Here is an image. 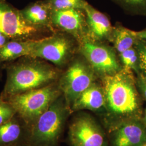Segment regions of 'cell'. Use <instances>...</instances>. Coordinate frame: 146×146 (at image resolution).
<instances>
[{
  "label": "cell",
  "instance_id": "obj_1",
  "mask_svg": "<svg viewBox=\"0 0 146 146\" xmlns=\"http://www.w3.org/2000/svg\"><path fill=\"white\" fill-rule=\"evenodd\" d=\"M100 80L105 95V107L101 115L108 132L126 122L142 119L144 100L136 86L135 74L131 70L122 68Z\"/></svg>",
  "mask_w": 146,
  "mask_h": 146
},
{
  "label": "cell",
  "instance_id": "obj_2",
  "mask_svg": "<svg viewBox=\"0 0 146 146\" xmlns=\"http://www.w3.org/2000/svg\"><path fill=\"white\" fill-rule=\"evenodd\" d=\"M3 67L7 80L0 96L4 99L57 82L63 71L46 60L31 56L6 63Z\"/></svg>",
  "mask_w": 146,
  "mask_h": 146
},
{
  "label": "cell",
  "instance_id": "obj_3",
  "mask_svg": "<svg viewBox=\"0 0 146 146\" xmlns=\"http://www.w3.org/2000/svg\"><path fill=\"white\" fill-rule=\"evenodd\" d=\"M72 111L63 95L55 100L30 129L29 146H58Z\"/></svg>",
  "mask_w": 146,
  "mask_h": 146
},
{
  "label": "cell",
  "instance_id": "obj_4",
  "mask_svg": "<svg viewBox=\"0 0 146 146\" xmlns=\"http://www.w3.org/2000/svg\"><path fill=\"white\" fill-rule=\"evenodd\" d=\"M80 44L72 35L56 31L51 35L34 40L30 56L52 63L64 70L79 52Z\"/></svg>",
  "mask_w": 146,
  "mask_h": 146
},
{
  "label": "cell",
  "instance_id": "obj_5",
  "mask_svg": "<svg viewBox=\"0 0 146 146\" xmlns=\"http://www.w3.org/2000/svg\"><path fill=\"white\" fill-rule=\"evenodd\" d=\"M62 94L58 81L40 88L5 99L31 129L39 117Z\"/></svg>",
  "mask_w": 146,
  "mask_h": 146
},
{
  "label": "cell",
  "instance_id": "obj_6",
  "mask_svg": "<svg viewBox=\"0 0 146 146\" xmlns=\"http://www.w3.org/2000/svg\"><path fill=\"white\" fill-rule=\"evenodd\" d=\"M99 79L90 64L78 52L58 80L60 88L70 109L79 95Z\"/></svg>",
  "mask_w": 146,
  "mask_h": 146
},
{
  "label": "cell",
  "instance_id": "obj_7",
  "mask_svg": "<svg viewBox=\"0 0 146 146\" xmlns=\"http://www.w3.org/2000/svg\"><path fill=\"white\" fill-rule=\"evenodd\" d=\"M69 125L68 142L71 146H110L102 125L90 114L80 111Z\"/></svg>",
  "mask_w": 146,
  "mask_h": 146
},
{
  "label": "cell",
  "instance_id": "obj_8",
  "mask_svg": "<svg viewBox=\"0 0 146 146\" xmlns=\"http://www.w3.org/2000/svg\"><path fill=\"white\" fill-rule=\"evenodd\" d=\"M79 52L90 64L100 78L114 75L122 69L117 52L109 43L87 40L80 44Z\"/></svg>",
  "mask_w": 146,
  "mask_h": 146
},
{
  "label": "cell",
  "instance_id": "obj_9",
  "mask_svg": "<svg viewBox=\"0 0 146 146\" xmlns=\"http://www.w3.org/2000/svg\"><path fill=\"white\" fill-rule=\"evenodd\" d=\"M0 32L11 40H35L45 32L25 20L20 10L0 0Z\"/></svg>",
  "mask_w": 146,
  "mask_h": 146
},
{
  "label": "cell",
  "instance_id": "obj_10",
  "mask_svg": "<svg viewBox=\"0 0 146 146\" xmlns=\"http://www.w3.org/2000/svg\"><path fill=\"white\" fill-rule=\"evenodd\" d=\"M52 24L55 30L67 33L81 44L88 40L86 15L84 9L52 11Z\"/></svg>",
  "mask_w": 146,
  "mask_h": 146
},
{
  "label": "cell",
  "instance_id": "obj_11",
  "mask_svg": "<svg viewBox=\"0 0 146 146\" xmlns=\"http://www.w3.org/2000/svg\"><path fill=\"white\" fill-rule=\"evenodd\" d=\"M108 133L110 146H143L146 143V125L142 119L125 122Z\"/></svg>",
  "mask_w": 146,
  "mask_h": 146
},
{
  "label": "cell",
  "instance_id": "obj_12",
  "mask_svg": "<svg viewBox=\"0 0 146 146\" xmlns=\"http://www.w3.org/2000/svg\"><path fill=\"white\" fill-rule=\"evenodd\" d=\"M84 11L86 15L89 40L111 43L113 26L108 16L95 9L88 2L85 5Z\"/></svg>",
  "mask_w": 146,
  "mask_h": 146
},
{
  "label": "cell",
  "instance_id": "obj_13",
  "mask_svg": "<svg viewBox=\"0 0 146 146\" xmlns=\"http://www.w3.org/2000/svg\"><path fill=\"white\" fill-rule=\"evenodd\" d=\"M30 129L17 113L0 125V146H20L28 143Z\"/></svg>",
  "mask_w": 146,
  "mask_h": 146
},
{
  "label": "cell",
  "instance_id": "obj_14",
  "mask_svg": "<svg viewBox=\"0 0 146 146\" xmlns=\"http://www.w3.org/2000/svg\"><path fill=\"white\" fill-rule=\"evenodd\" d=\"M26 21L32 26L45 31H56L52 24V9L47 0L33 2L20 10Z\"/></svg>",
  "mask_w": 146,
  "mask_h": 146
},
{
  "label": "cell",
  "instance_id": "obj_15",
  "mask_svg": "<svg viewBox=\"0 0 146 146\" xmlns=\"http://www.w3.org/2000/svg\"><path fill=\"white\" fill-rule=\"evenodd\" d=\"M105 107L104 89L98 81L79 95L70 108L72 113L84 110L102 113Z\"/></svg>",
  "mask_w": 146,
  "mask_h": 146
},
{
  "label": "cell",
  "instance_id": "obj_16",
  "mask_svg": "<svg viewBox=\"0 0 146 146\" xmlns=\"http://www.w3.org/2000/svg\"><path fill=\"white\" fill-rule=\"evenodd\" d=\"M34 41L11 40L0 48V63L11 62L21 57L30 56Z\"/></svg>",
  "mask_w": 146,
  "mask_h": 146
},
{
  "label": "cell",
  "instance_id": "obj_17",
  "mask_svg": "<svg viewBox=\"0 0 146 146\" xmlns=\"http://www.w3.org/2000/svg\"><path fill=\"white\" fill-rule=\"evenodd\" d=\"M138 39L135 31L128 29L119 22L113 26L111 43L117 54L134 47Z\"/></svg>",
  "mask_w": 146,
  "mask_h": 146
},
{
  "label": "cell",
  "instance_id": "obj_18",
  "mask_svg": "<svg viewBox=\"0 0 146 146\" xmlns=\"http://www.w3.org/2000/svg\"><path fill=\"white\" fill-rule=\"evenodd\" d=\"M125 14L146 17V0H110Z\"/></svg>",
  "mask_w": 146,
  "mask_h": 146
},
{
  "label": "cell",
  "instance_id": "obj_19",
  "mask_svg": "<svg viewBox=\"0 0 146 146\" xmlns=\"http://www.w3.org/2000/svg\"><path fill=\"white\" fill-rule=\"evenodd\" d=\"M117 54L122 68L131 70L135 75L140 73L139 55L134 46Z\"/></svg>",
  "mask_w": 146,
  "mask_h": 146
},
{
  "label": "cell",
  "instance_id": "obj_20",
  "mask_svg": "<svg viewBox=\"0 0 146 146\" xmlns=\"http://www.w3.org/2000/svg\"><path fill=\"white\" fill-rule=\"evenodd\" d=\"M52 11L70 9H84L88 2L86 0H47Z\"/></svg>",
  "mask_w": 146,
  "mask_h": 146
},
{
  "label": "cell",
  "instance_id": "obj_21",
  "mask_svg": "<svg viewBox=\"0 0 146 146\" xmlns=\"http://www.w3.org/2000/svg\"><path fill=\"white\" fill-rule=\"evenodd\" d=\"M16 114V111L12 105L0 96V125L9 121Z\"/></svg>",
  "mask_w": 146,
  "mask_h": 146
},
{
  "label": "cell",
  "instance_id": "obj_22",
  "mask_svg": "<svg viewBox=\"0 0 146 146\" xmlns=\"http://www.w3.org/2000/svg\"><path fill=\"white\" fill-rule=\"evenodd\" d=\"M134 47L139 55L140 73L146 75V41L138 39Z\"/></svg>",
  "mask_w": 146,
  "mask_h": 146
},
{
  "label": "cell",
  "instance_id": "obj_23",
  "mask_svg": "<svg viewBox=\"0 0 146 146\" xmlns=\"http://www.w3.org/2000/svg\"><path fill=\"white\" fill-rule=\"evenodd\" d=\"M136 82L138 90L143 100L146 102V75L142 73L136 74Z\"/></svg>",
  "mask_w": 146,
  "mask_h": 146
},
{
  "label": "cell",
  "instance_id": "obj_24",
  "mask_svg": "<svg viewBox=\"0 0 146 146\" xmlns=\"http://www.w3.org/2000/svg\"><path fill=\"white\" fill-rule=\"evenodd\" d=\"M136 37L142 41H146V28L140 31H135Z\"/></svg>",
  "mask_w": 146,
  "mask_h": 146
},
{
  "label": "cell",
  "instance_id": "obj_25",
  "mask_svg": "<svg viewBox=\"0 0 146 146\" xmlns=\"http://www.w3.org/2000/svg\"><path fill=\"white\" fill-rule=\"evenodd\" d=\"M11 39L0 32V48L5 46Z\"/></svg>",
  "mask_w": 146,
  "mask_h": 146
},
{
  "label": "cell",
  "instance_id": "obj_26",
  "mask_svg": "<svg viewBox=\"0 0 146 146\" xmlns=\"http://www.w3.org/2000/svg\"><path fill=\"white\" fill-rule=\"evenodd\" d=\"M142 121L144 122V123L146 125V107L144 109V111H143V115L142 116Z\"/></svg>",
  "mask_w": 146,
  "mask_h": 146
},
{
  "label": "cell",
  "instance_id": "obj_27",
  "mask_svg": "<svg viewBox=\"0 0 146 146\" xmlns=\"http://www.w3.org/2000/svg\"><path fill=\"white\" fill-rule=\"evenodd\" d=\"M3 67V64L0 63V79L2 77V70Z\"/></svg>",
  "mask_w": 146,
  "mask_h": 146
},
{
  "label": "cell",
  "instance_id": "obj_28",
  "mask_svg": "<svg viewBox=\"0 0 146 146\" xmlns=\"http://www.w3.org/2000/svg\"><path fill=\"white\" fill-rule=\"evenodd\" d=\"M20 146H29L28 144H25V145H21Z\"/></svg>",
  "mask_w": 146,
  "mask_h": 146
},
{
  "label": "cell",
  "instance_id": "obj_29",
  "mask_svg": "<svg viewBox=\"0 0 146 146\" xmlns=\"http://www.w3.org/2000/svg\"><path fill=\"white\" fill-rule=\"evenodd\" d=\"M143 146H146V143H145V145H143Z\"/></svg>",
  "mask_w": 146,
  "mask_h": 146
}]
</instances>
